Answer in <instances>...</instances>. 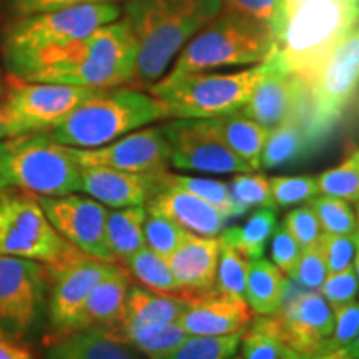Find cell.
Segmentation results:
<instances>
[{
    "mask_svg": "<svg viewBox=\"0 0 359 359\" xmlns=\"http://www.w3.org/2000/svg\"><path fill=\"white\" fill-rule=\"evenodd\" d=\"M276 50L278 40L266 27L250 17L224 11L185 45L168 77L259 64Z\"/></svg>",
    "mask_w": 359,
    "mask_h": 359,
    "instance_id": "5b68a950",
    "label": "cell"
},
{
    "mask_svg": "<svg viewBox=\"0 0 359 359\" xmlns=\"http://www.w3.org/2000/svg\"><path fill=\"white\" fill-rule=\"evenodd\" d=\"M316 183L323 195L359 203V148H351L338 167L323 172Z\"/></svg>",
    "mask_w": 359,
    "mask_h": 359,
    "instance_id": "836d02e7",
    "label": "cell"
},
{
    "mask_svg": "<svg viewBox=\"0 0 359 359\" xmlns=\"http://www.w3.org/2000/svg\"><path fill=\"white\" fill-rule=\"evenodd\" d=\"M320 250L325 257L327 275L344 271L356 264L359 231L354 235H330L323 233L320 241Z\"/></svg>",
    "mask_w": 359,
    "mask_h": 359,
    "instance_id": "60d3db41",
    "label": "cell"
},
{
    "mask_svg": "<svg viewBox=\"0 0 359 359\" xmlns=\"http://www.w3.org/2000/svg\"><path fill=\"white\" fill-rule=\"evenodd\" d=\"M286 276L273 262L253 259L248 262L245 302L253 314L271 316L280 309L286 291Z\"/></svg>",
    "mask_w": 359,
    "mask_h": 359,
    "instance_id": "83f0119b",
    "label": "cell"
},
{
    "mask_svg": "<svg viewBox=\"0 0 359 359\" xmlns=\"http://www.w3.org/2000/svg\"><path fill=\"white\" fill-rule=\"evenodd\" d=\"M143 235H145V245L148 248L168 259L175 253V250L182 245L187 230L161 215L147 212Z\"/></svg>",
    "mask_w": 359,
    "mask_h": 359,
    "instance_id": "ab89813d",
    "label": "cell"
},
{
    "mask_svg": "<svg viewBox=\"0 0 359 359\" xmlns=\"http://www.w3.org/2000/svg\"><path fill=\"white\" fill-rule=\"evenodd\" d=\"M326 276L327 268L325 257H323L320 245L316 243L302 251V258H299L293 278H290V280H293L296 285L308 291H320Z\"/></svg>",
    "mask_w": 359,
    "mask_h": 359,
    "instance_id": "f6af8a7d",
    "label": "cell"
},
{
    "mask_svg": "<svg viewBox=\"0 0 359 359\" xmlns=\"http://www.w3.org/2000/svg\"><path fill=\"white\" fill-rule=\"evenodd\" d=\"M185 309L187 298L182 294H160L142 286H130L122 320L109 331L132 346L135 341L178 321Z\"/></svg>",
    "mask_w": 359,
    "mask_h": 359,
    "instance_id": "ffe728a7",
    "label": "cell"
},
{
    "mask_svg": "<svg viewBox=\"0 0 359 359\" xmlns=\"http://www.w3.org/2000/svg\"><path fill=\"white\" fill-rule=\"evenodd\" d=\"M48 268L32 259L0 255V330L8 338L29 334L45 302Z\"/></svg>",
    "mask_w": 359,
    "mask_h": 359,
    "instance_id": "5bb4252c",
    "label": "cell"
},
{
    "mask_svg": "<svg viewBox=\"0 0 359 359\" xmlns=\"http://www.w3.org/2000/svg\"><path fill=\"white\" fill-rule=\"evenodd\" d=\"M80 253L52 226L39 196L8 185L0 188V255L55 266Z\"/></svg>",
    "mask_w": 359,
    "mask_h": 359,
    "instance_id": "9c48e42d",
    "label": "cell"
},
{
    "mask_svg": "<svg viewBox=\"0 0 359 359\" xmlns=\"http://www.w3.org/2000/svg\"><path fill=\"white\" fill-rule=\"evenodd\" d=\"M137 52L132 29L122 19L98 27L77 42L40 53L11 77L27 82L115 88L133 83Z\"/></svg>",
    "mask_w": 359,
    "mask_h": 359,
    "instance_id": "6da1fadb",
    "label": "cell"
},
{
    "mask_svg": "<svg viewBox=\"0 0 359 359\" xmlns=\"http://www.w3.org/2000/svg\"><path fill=\"white\" fill-rule=\"evenodd\" d=\"M0 359H34L30 349L13 343L8 338H0Z\"/></svg>",
    "mask_w": 359,
    "mask_h": 359,
    "instance_id": "f907efd6",
    "label": "cell"
},
{
    "mask_svg": "<svg viewBox=\"0 0 359 359\" xmlns=\"http://www.w3.org/2000/svg\"><path fill=\"white\" fill-rule=\"evenodd\" d=\"M0 338H8V336H7L6 333H4L2 330H0ZM8 339H11V338H8Z\"/></svg>",
    "mask_w": 359,
    "mask_h": 359,
    "instance_id": "680465c9",
    "label": "cell"
},
{
    "mask_svg": "<svg viewBox=\"0 0 359 359\" xmlns=\"http://www.w3.org/2000/svg\"><path fill=\"white\" fill-rule=\"evenodd\" d=\"M165 118L167 110L151 93L127 87L103 88L48 133L64 147L97 148Z\"/></svg>",
    "mask_w": 359,
    "mask_h": 359,
    "instance_id": "3957f363",
    "label": "cell"
},
{
    "mask_svg": "<svg viewBox=\"0 0 359 359\" xmlns=\"http://www.w3.org/2000/svg\"><path fill=\"white\" fill-rule=\"evenodd\" d=\"M219 238L187 231L182 245L168 258L178 283V293L187 299L217 293Z\"/></svg>",
    "mask_w": 359,
    "mask_h": 359,
    "instance_id": "44dd1931",
    "label": "cell"
},
{
    "mask_svg": "<svg viewBox=\"0 0 359 359\" xmlns=\"http://www.w3.org/2000/svg\"><path fill=\"white\" fill-rule=\"evenodd\" d=\"M115 264L80 253L55 266H47L48 281L52 283L47 308L50 343L79 331L80 318L90 293Z\"/></svg>",
    "mask_w": 359,
    "mask_h": 359,
    "instance_id": "4fadbf2b",
    "label": "cell"
},
{
    "mask_svg": "<svg viewBox=\"0 0 359 359\" xmlns=\"http://www.w3.org/2000/svg\"><path fill=\"white\" fill-rule=\"evenodd\" d=\"M348 349H349V351H351L353 356H356L359 359V331H358L356 338H354L353 343L348 346Z\"/></svg>",
    "mask_w": 359,
    "mask_h": 359,
    "instance_id": "db71d44e",
    "label": "cell"
},
{
    "mask_svg": "<svg viewBox=\"0 0 359 359\" xmlns=\"http://www.w3.org/2000/svg\"><path fill=\"white\" fill-rule=\"evenodd\" d=\"M269 318L283 343L298 356L326 353L334 327V311L320 291L296 290L293 280L286 281L281 306Z\"/></svg>",
    "mask_w": 359,
    "mask_h": 359,
    "instance_id": "7c38bea8",
    "label": "cell"
},
{
    "mask_svg": "<svg viewBox=\"0 0 359 359\" xmlns=\"http://www.w3.org/2000/svg\"><path fill=\"white\" fill-rule=\"evenodd\" d=\"M336 4H341V6H359V0H333Z\"/></svg>",
    "mask_w": 359,
    "mask_h": 359,
    "instance_id": "11a10c76",
    "label": "cell"
},
{
    "mask_svg": "<svg viewBox=\"0 0 359 359\" xmlns=\"http://www.w3.org/2000/svg\"><path fill=\"white\" fill-rule=\"evenodd\" d=\"M208 120L238 158L243 160L253 172L262 167V151L269 133L266 128L241 111Z\"/></svg>",
    "mask_w": 359,
    "mask_h": 359,
    "instance_id": "484cf974",
    "label": "cell"
},
{
    "mask_svg": "<svg viewBox=\"0 0 359 359\" xmlns=\"http://www.w3.org/2000/svg\"><path fill=\"white\" fill-rule=\"evenodd\" d=\"M231 359H240V358H235V356H233V358H231Z\"/></svg>",
    "mask_w": 359,
    "mask_h": 359,
    "instance_id": "94428289",
    "label": "cell"
},
{
    "mask_svg": "<svg viewBox=\"0 0 359 359\" xmlns=\"http://www.w3.org/2000/svg\"><path fill=\"white\" fill-rule=\"evenodd\" d=\"M188 336L190 334L187 333L185 327L182 326V323L178 320L172 323V325L155 331V333L145 336V338L135 341L132 348L147 359H165L168 358L170 354L188 338Z\"/></svg>",
    "mask_w": 359,
    "mask_h": 359,
    "instance_id": "7bdbcfd3",
    "label": "cell"
},
{
    "mask_svg": "<svg viewBox=\"0 0 359 359\" xmlns=\"http://www.w3.org/2000/svg\"><path fill=\"white\" fill-rule=\"evenodd\" d=\"M359 331V303L353 302L334 309V327L326 351L348 348Z\"/></svg>",
    "mask_w": 359,
    "mask_h": 359,
    "instance_id": "c3c4849f",
    "label": "cell"
},
{
    "mask_svg": "<svg viewBox=\"0 0 359 359\" xmlns=\"http://www.w3.org/2000/svg\"><path fill=\"white\" fill-rule=\"evenodd\" d=\"M320 293L325 296V299L331 308L338 309L344 304L353 303L359 293V280L356 268L351 266L344 271L327 275L323 283Z\"/></svg>",
    "mask_w": 359,
    "mask_h": 359,
    "instance_id": "ee69618b",
    "label": "cell"
},
{
    "mask_svg": "<svg viewBox=\"0 0 359 359\" xmlns=\"http://www.w3.org/2000/svg\"><path fill=\"white\" fill-rule=\"evenodd\" d=\"M243 333L228 336L190 334L165 359H231L240 346Z\"/></svg>",
    "mask_w": 359,
    "mask_h": 359,
    "instance_id": "8d00e7d4",
    "label": "cell"
},
{
    "mask_svg": "<svg viewBox=\"0 0 359 359\" xmlns=\"http://www.w3.org/2000/svg\"><path fill=\"white\" fill-rule=\"evenodd\" d=\"M6 93V88H4V82H2V77H0V97Z\"/></svg>",
    "mask_w": 359,
    "mask_h": 359,
    "instance_id": "6f0895ef",
    "label": "cell"
},
{
    "mask_svg": "<svg viewBox=\"0 0 359 359\" xmlns=\"http://www.w3.org/2000/svg\"><path fill=\"white\" fill-rule=\"evenodd\" d=\"M103 88L77 87V85L27 82L8 77L4 98L13 137L22 133L50 132L58 127L80 103Z\"/></svg>",
    "mask_w": 359,
    "mask_h": 359,
    "instance_id": "8fae6325",
    "label": "cell"
},
{
    "mask_svg": "<svg viewBox=\"0 0 359 359\" xmlns=\"http://www.w3.org/2000/svg\"><path fill=\"white\" fill-rule=\"evenodd\" d=\"M118 0H11V13L13 17H25L39 12L58 11V8L88 6V4H116Z\"/></svg>",
    "mask_w": 359,
    "mask_h": 359,
    "instance_id": "681fc988",
    "label": "cell"
},
{
    "mask_svg": "<svg viewBox=\"0 0 359 359\" xmlns=\"http://www.w3.org/2000/svg\"><path fill=\"white\" fill-rule=\"evenodd\" d=\"M223 11V0H125L123 19L137 40L133 83L148 90L180 48Z\"/></svg>",
    "mask_w": 359,
    "mask_h": 359,
    "instance_id": "7a4b0ae2",
    "label": "cell"
},
{
    "mask_svg": "<svg viewBox=\"0 0 359 359\" xmlns=\"http://www.w3.org/2000/svg\"><path fill=\"white\" fill-rule=\"evenodd\" d=\"M302 246L290 235L285 224H276L271 235V258L273 263L280 268L286 278H293L299 258H302Z\"/></svg>",
    "mask_w": 359,
    "mask_h": 359,
    "instance_id": "7dc6e473",
    "label": "cell"
},
{
    "mask_svg": "<svg viewBox=\"0 0 359 359\" xmlns=\"http://www.w3.org/2000/svg\"><path fill=\"white\" fill-rule=\"evenodd\" d=\"M246 280H248V259L238 253L235 248L219 241L217 293L245 299Z\"/></svg>",
    "mask_w": 359,
    "mask_h": 359,
    "instance_id": "74e56055",
    "label": "cell"
},
{
    "mask_svg": "<svg viewBox=\"0 0 359 359\" xmlns=\"http://www.w3.org/2000/svg\"><path fill=\"white\" fill-rule=\"evenodd\" d=\"M163 187L180 188L193 195L200 196L206 203H210L215 208L219 210L228 219L243 217L246 213L236 200L233 198L230 185L222 180H210V178H196L188 177V175H175L163 172Z\"/></svg>",
    "mask_w": 359,
    "mask_h": 359,
    "instance_id": "1f68e13d",
    "label": "cell"
},
{
    "mask_svg": "<svg viewBox=\"0 0 359 359\" xmlns=\"http://www.w3.org/2000/svg\"><path fill=\"white\" fill-rule=\"evenodd\" d=\"M359 88V24L341 40L308 92L306 127L320 145Z\"/></svg>",
    "mask_w": 359,
    "mask_h": 359,
    "instance_id": "30bf717a",
    "label": "cell"
},
{
    "mask_svg": "<svg viewBox=\"0 0 359 359\" xmlns=\"http://www.w3.org/2000/svg\"><path fill=\"white\" fill-rule=\"evenodd\" d=\"M320 222L323 233L330 235H354L359 230L356 213L349 206V201L336 196L321 195L308 201Z\"/></svg>",
    "mask_w": 359,
    "mask_h": 359,
    "instance_id": "d590c367",
    "label": "cell"
},
{
    "mask_svg": "<svg viewBox=\"0 0 359 359\" xmlns=\"http://www.w3.org/2000/svg\"><path fill=\"white\" fill-rule=\"evenodd\" d=\"M358 24L359 6L333 0H306L290 13L278 50L308 92L334 48Z\"/></svg>",
    "mask_w": 359,
    "mask_h": 359,
    "instance_id": "277c9868",
    "label": "cell"
},
{
    "mask_svg": "<svg viewBox=\"0 0 359 359\" xmlns=\"http://www.w3.org/2000/svg\"><path fill=\"white\" fill-rule=\"evenodd\" d=\"M69 148L80 167H109L133 173L167 172L172 155L161 127L135 130L103 147Z\"/></svg>",
    "mask_w": 359,
    "mask_h": 359,
    "instance_id": "e0dca14e",
    "label": "cell"
},
{
    "mask_svg": "<svg viewBox=\"0 0 359 359\" xmlns=\"http://www.w3.org/2000/svg\"><path fill=\"white\" fill-rule=\"evenodd\" d=\"M306 105L308 88L276 50L266 58V70L240 111L269 132L294 116H306Z\"/></svg>",
    "mask_w": 359,
    "mask_h": 359,
    "instance_id": "ac0fdd59",
    "label": "cell"
},
{
    "mask_svg": "<svg viewBox=\"0 0 359 359\" xmlns=\"http://www.w3.org/2000/svg\"><path fill=\"white\" fill-rule=\"evenodd\" d=\"M240 359H299L294 351L283 343L269 316L251 321L241 334Z\"/></svg>",
    "mask_w": 359,
    "mask_h": 359,
    "instance_id": "d6a6232c",
    "label": "cell"
},
{
    "mask_svg": "<svg viewBox=\"0 0 359 359\" xmlns=\"http://www.w3.org/2000/svg\"><path fill=\"white\" fill-rule=\"evenodd\" d=\"M130 286L132 276L116 263L90 293L80 318L79 331L87 327H114L123 316Z\"/></svg>",
    "mask_w": 359,
    "mask_h": 359,
    "instance_id": "d4e9b609",
    "label": "cell"
},
{
    "mask_svg": "<svg viewBox=\"0 0 359 359\" xmlns=\"http://www.w3.org/2000/svg\"><path fill=\"white\" fill-rule=\"evenodd\" d=\"M228 185L233 198L246 213L251 208H276L269 180L262 173H236Z\"/></svg>",
    "mask_w": 359,
    "mask_h": 359,
    "instance_id": "f35d334b",
    "label": "cell"
},
{
    "mask_svg": "<svg viewBox=\"0 0 359 359\" xmlns=\"http://www.w3.org/2000/svg\"><path fill=\"white\" fill-rule=\"evenodd\" d=\"M45 359H143L109 330L87 327L48 343Z\"/></svg>",
    "mask_w": 359,
    "mask_h": 359,
    "instance_id": "cb8c5ba5",
    "label": "cell"
},
{
    "mask_svg": "<svg viewBox=\"0 0 359 359\" xmlns=\"http://www.w3.org/2000/svg\"><path fill=\"white\" fill-rule=\"evenodd\" d=\"M358 223H359V219H358Z\"/></svg>",
    "mask_w": 359,
    "mask_h": 359,
    "instance_id": "6125c7cd",
    "label": "cell"
},
{
    "mask_svg": "<svg viewBox=\"0 0 359 359\" xmlns=\"http://www.w3.org/2000/svg\"><path fill=\"white\" fill-rule=\"evenodd\" d=\"M299 359H358V358L353 356L348 348H339V349H333V351L320 353V354H314V356H306Z\"/></svg>",
    "mask_w": 359,
    "mask_h": 359,
    "instance_id": "816d5d0a",
    "label": "cell"
},
{
    "mask_svg": "<svg viewBox=\"0 0 359 359\" xmlns=\"http://www.w3.org/2000/svg\"><path fill=\"white\" fill-rule=\"evenodd\" d=\"M271 195L275 205L280 208H290L302 203H308L318 196L316 178L302 175V177H273L269 180Z\"/></svg>",
    "mask_w": 359,
    "mask_h": 359,
    "instance_id": "b9f144b4",
    "label": "cell"
},
{
    "mask_svg": "<svg viewBox=\"0 0 359 359\" xmlns=\"http://www.w3.org/2000/svg\"><path fill=\"white\" fill-rule=\"evenodd\" d=\"M253 321V311L245 299L223 294L187 299L180 323L188 334L228 336L243 333Z\"/></svg>",
    "mask_w": 359,
    "mask_h": 359,
    "instance_id": "7402d4cb",
    "label": "cell"
},
{
    "mask_svg": "<svg viewBox=\"0 0 359 359\" xmlns=\"http://www.w3.org/2000/svg\"><path fill=\"white\" fill-rule=\"evenodd\" d=\"M0 180L35 196H65L80 191V165L70 148L48 132L22 133L0 142Z\"/></svg>",
    "mask_w": 359,
    "mask_h": 359,
    "instance_id": "8992f818",
    "label": "cell"
},
{
    "mask_svg": "<svg viewBox=\"0 0 359 359\" xmlns=\"http://www.w3.org/2000/svg\"><path fill=\"white\" fill-rule=\"evenodd\" d=\"M266 70V60L236 74H187L163 77L148 88L168 118H217L240 111Z\"/></svg>",
    "mask_w": 359,
    "mask_h": 359,
    "instance_id": "ba28073f",
    "label": "cell"
},
{
    "mask_svg": "<svg viewBox=\"0 0 359 359\" xmlns=\"http://www.w3.org/2000/svg\"><path fill=\"white\" fill-rule=\"evenodd\" d=\"M13 137V128L8 118V114L4 107V103H0V142L6 140V138Z\"/></svg>",
    "mask_w": 359,
    "mask_h": 359,
    "instance_id": "f5cc1de1",
    "label": "cell"
},
{
    "mask_svg": "<svg viewBox=\"0 0 359 359\" xmlns=\"http://www.w3.org/2000/svg\"><path fill=\"white\" fill-rule=\"evenodd\" d=\"M125 269L143 288L160 294H177L178 283L175 280L167 258L155 253L148 246H143L128 259H125ZM180 294V293H178Z\"/></svg>",
    "mask_w": 359,
    "mask_h": 359,
    "instance_id": "4dcf8cb0",
    "label": "cell"
},
{
    "mask_svg": "<svg viewBox=\"0 0 359 359\" xmlns=\"http://www.w3.org/2000/svg\"><path fill=\"white\" fill-rule=\"evenodd\" d=\"M161 128L175 168L215 175L253 172L228 148L208 118H175Z\"/></svg>",
    "mask_w": 359,
    "mask_h": 359,
    "instance_id": "9a60e30c",
    "label": "cell"
},
{
    "mask_svg": "<svg viewBox=\"0 0 359 359\" xmlns=\"http://www.w3.org/2000/svg\"><path fill=\"white\" fill-rule=\"evenodd\" d=\"M283 224L290 231V235L294 238L296 243L302 246V250L316 245L323 235L321 224L309 205L291 210L285 217Z\"/></svg>",
    "mask_w": 359,
    "mask_h": 359,
    "instance_id": "bcb514c9",
    "label": "cell"
},
{
    "mask_svg": "<svg viewBox=\"0 0 359 359\" xmlns=\"http://www.w3.org/2000/svg\"><path fill=\"white\" fill-rule=\"evenodd\" d=\"M52 226L82 253L102 262L115 263L107 241L109 208L85 195L39 196Z\"/></svg>",
    "mask_w": 359,
    "mask_h": 359,
    "instance_id": "2e32d148",
    "label": "cell"
},
{
    "mask_svg": "<svg viewBox=\"0 0 359 359\" xmlns=\"http://www.w3.org/2000/svg\"><path fill=\"white\" fill-rule=\"evenodd\" d=\"M223 8L259 22L275 35L278 43L288 24L285 0H223Z\"/></svg>",
    "mask_w": 359,
    "mask_h": 359,
    "instance_id": "e575fe53",
    "label": "cell"
},
{
    "mask_svg": "<svg viewBox=\"0 0 359 359\" xmlns=\"http://www.w3.org/2000/svg\"><path fill=\"white\" fill-rule=\"evenodd\" d=\"M80 191L107 208L145 206L163 188L161 173H133L109 167H80Z\"/></svg>",
    "mask_w": 359,
    "mask_h": 359,
    "instance_id": "d6986e66",
    "label": "cell"
},
{
    "mask_svg": "<svg viewBox=\"0 0 359 359\" xmlns=\"http://www.w3.org/2000/svg\"><path fill=\"white\" fill-rule=\"evenodd\" d=\"M314 147L318 145L306 127L304 115H298L269 130L262 151V167L268 170L285 167L302 160Z\"/></svg>",
    "mask_w": 359,
    "mask_h": 359,
    "instance_id": "4316f807",
    "label": "cell"
},
{
    "mask_svg": "<svg viewBox=\"0 0 359 359\" xmlns=\"http://www.w3.org/2000/svg\"><path fill=\"white\" fill-rule=\"evenodd\" d=\"M354 268H356V273H358V280H359V245H358V257H356V264H354Z\"/></svg>",
    "mask_w": 359,
    "mask_h": 359,
    "instance_id": "9f6ffc18",
    "label": "cell"
},
{
    "mask_svg": "<svg viewBox=\"0 0 359 359\" xmlns=\"http://www.w3.org/2000/svg\"><path fill=\"white\" fill-rule=\"evenodd\" d=\"M276 228L275 208H258L246 218L243 224L224 228L219 241L235 248L248 262L263 258L264 250Z\"/></svg>",
    "mask_w": 359,
    "mask_h": 359,
    "instance_id": "f546056e",
    "label": "cell"
},
{
    "mask_svg": "<svg viewBox=\"0 0 359 359\" xmlns=\"http://www.w3.org/2000/svg\"><path fill=\"white\" fill-rule=\"evenodd\" d=\"M145 218L147 208L143 205L116 208L107 215V241L115 263H125V259L147 246L143 235Z\"/></svg>",
    "mask_w": 359,
    "mask_h": 359,
    "instance_id": "f1b7e54d",
    "label": "cell"
},
{
    "mask_svg": "<svg viewBox=\"0 0 359 359\" xmlns=\"http://www.w3.org/2000/svg\"><path fill=\"white\" fill-rule=\"evenodd\" d=\"M148 213L172 219L183 230L200 236H219L226 224V217L200 196L185 190L163 187L145 205Z\"/></svg>",
    "mask_w": 359,
    "mask_h": 359,
    "instance_id": "603a6c76",
    "label": "cell"
},
{
    "mask_svg": "<svg viewBox=\"0 0 359 359\" xmlns=\"http://www.w3.org/2000/svg\"><path fill=\"white\" fill-rule=\"evenodd\" d=\"M120 13L116 4H88L17 17L4 34L8 74H15L40 53L88 37L98 27L118 20Z\"/></svg>",
    "mask_w": 359,
    "mask_h": 359,
    "instance_id": "52a82bcc",
    "label": "cell"
},
{
    "mask_svg": "<svg viewBox=\"0 0 359 359\" xmlns=\"http://www.w3.org/2000/svg\"><path fill=\"white\" fill-rule=\"evenodd\" d=\"M2 187H7V185H6V182H2V180H0V188Z\"/></svg>",
    "mask_w": 359,
    "mask_h": 359,
    "instance_id": "91938a15",
    "label": "cell"
}]
</instances>
